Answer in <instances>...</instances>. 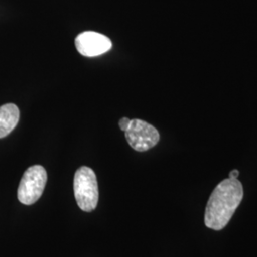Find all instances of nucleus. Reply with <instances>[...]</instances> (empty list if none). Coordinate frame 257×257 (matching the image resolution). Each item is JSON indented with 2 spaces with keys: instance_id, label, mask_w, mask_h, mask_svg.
<instances>
[{
  "instance_id": "f257e3e1",
  "label": "nucleus",
  "mask_w": 257,
  "mask_h": 257,
  "mask_svg": "<svg viewBox=\"0 0 257 257\" xmlns=\"http://www.w3.org/2000/svg\"><path fill=\"white\" fill-rule=\"evenodd\" d=\"M244 191L238 179L227 178L221 181L211 193L205 211V225L220 230L230 222L243 199Z\"/></svg>"
},
{
  "instance_id": "f03ea898",
  "label": "nucleus",
  "mask_w": 257,
  "mask_h": 257,
  "mask_svg": "<svg viewBox=\"0 0 257 257\" xmlns=\"http://www.w3.org/2000/svg\"><path fill=\"white\" fill-rule=\"evenodd\" d=\"M74 191L78 207L84 211H92L98 203V185L94 172L89 167L79 168L74 175Z\"/></svg>"
},
{
  "instance_id": "7ed1b4c3",
  "label": "nucleus",
  "mask_w": 257,
  "mask_h": 257,
  "mask_svg": "<svg viewBox=\"0 0 257 257\" xmlns=\"http://www.w3.org/2000/svg\"><path fill=\"white\" fill-rule=\"evenodd\" d=\"M46 183V170L40 165L30 167L19 183L18 190L19 201L24 205L35 204L44 192Z\"/></svg>"
},
{
  "instance_id": "20e7f679",
  "label": "nucleus",
  "mask_w": 257,
  "mask_h": 257,
  "mask_svg": "<svg viewBox=\"0 0 257 257\" xmlns=\"http://www.w3.org/2000/svg\"><path fill=\"white\" fill-rule=\"evenodd\" d=\"M125 138L130 146L137 152H146L159 142L160 136L153 125L141 119H132L125 131Z\"/></svg>"
},
{
  "instance_id": "39448f33",
  "label": "nucleus",
  "mask_w": 257,
  "mask_h": 257,
  "mask_svg": "<svg viewBox=\"0 0 257 257\" xmlns=\"http://www.w3.org/2000/svg\"><path fill=\"white\" fill-rule=\"evenodd\" d=\"M112 43L109 37L95 32H84L75 38V47L80 55L94 57L110 51Z\"/></svg>"
},
{
  "instance_id": "423d86ee",
  "label": "nucleus",
  "mask_w": 257,
  "mask_h": 257,
  "mask_svg": "<svg viewBox=\"0 0 257 257\" xmlns=\"http://www.w3.org/2000/svg\"><path fill=\"white\" fill-rule=\"evenodd\" d=\"M19 108L13 103L0 107V138L7 137L17 127L19 121Z\"/></svg>"
},
{
  "instance_id": "0eeeda50",
  "label": "nucleus",
  "mask_w": 257,
  "mask_h": 257,
  "mask_svg": "<svg viewBox=\"0 0 257 257\" xmlns=\"http://www.w3.org/2000/svg\"><path fill=\"white\" fill-rule=\"evenodd\" d=\"M131 120L128 117H123V118H121L119 121V128L121 131H123V132H125L127 128H128V125H130V123H131Z\"/></svg>"
},
{
  "instance_id": "6e6552de",
  "label": "nucleus",
  "mask_w": 257,
  "mask_h": 257,
  "mask_svg": "<svg viewBox=\"0 0 257 257\" xmlns=\"http://www.w3.org/2000/svg\"><path fill=\"white\" fill-rule=\"evenodd\" d=\"M239 176V171L238 170H233V171H231L230 173V175H229V178H231V179H237Z\"/></svg>"
}]
</instances>
